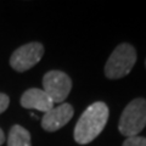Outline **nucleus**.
I'll return each instance as SVG.
<instances>
[{"mask_svg": "<svg viewBox=\"0 0 146 146\" xmlns=\"http://www.w3.org/2000/svg\"><path fill=\"white\" fill-rule=\"evenodd\" d=\"M146 127V100L143 98L135 99L123 110L118 123L121 134L130 138L136 136Z\"/></svg>", "mask_w": 146, "mask_h": 146, "instance_id": "nucleus-2", "label": "nucleus"}, {"mask_svg": "<svg viewBox=\"0 0 146 146\" xmlns=\"http://www.w3.org/2000/svg\"><path fill=\"white\" fill-rule=\"evenodd\" d=\"M136 62V51L130 44H121L113 50L105 65V74L110 79L123 78L129 74Z\"/></svg>", "mask_w": 146, "mask_h": 146, "instance_id": "nucleus-3", "label": "nucleus"}, {"mask_svg": "<svg viewBox=\"0 0 146 146\" xmlns=\"http://www.w3.org/2000/svg\"><path fill=\"white\" fill-rule=\"evenodd\" d=\"M72 82L65 72L50 71L43 78V90L46 93L54 104H62L71 93Z\"/></svg>", "mask_w": 146, "mask_h": 146, "instance_id": "nucleus-4", "label": "nucleus"}, {"mask_svg": "<svg viewBox=\"0 0 146 146\" xmlns=\"http://www.w3.org/2000/svg\"><path fill=\"white\" fill-rule=\"evenodd\" d=\"M73 117V107L70 104H60L45 112L42 118V127L46 131H56L66 125Z\"/></svg>", "mask_w": 146, "mask_h": 146, "instance_id": "nucleus-6", "label": "nucleus"}, {"mask_svg": "<svg viewBox=\"0 0 146 146\" xmlns=\"http://www.w3.org/2000/svg\"><path fill=\"white\" fill-rule=\"evenodd\" d=\"M7 146H32L29 131L18 124L13 125L9 133Z\"/></svg>", "mask_w": 146, "mask_h": 146, "instance_id": "nucleus-8", "label": "nucleus"}, {"mask_svg": "<svg viewBox=\"0 0 146 146\" xmlns=\"http://www.w3.org/2000/svg\"><path fill=\"white\" fill-rule=\"evenodd\" d=\"M108 107L102 101L94 102L85 110L74 127V140L86 145L98 138L108 119Z\"/></svg>", "mask_w": 146, "mask_h": 146, "instance_id": "nucleus-1", "label": "nucleus"}, {"mask_svg": "<svg viewBox=\"0 0 146 146\" xmlns=\"http://www.w3.org/2000/svg\"><path fill=\"white\" fill-rule=\"evenodd\" d=\"M9 104H10L9 96L6 94L0 93V115H1L4 111H6V108L9 107Z\"/></svg>", "mask_w": 146, "mask_h": 146, "instance_id": "nucleus-10", "label": "nucleus"}, {"mask_svg": "<svg viewBox=\"0 0 146 146\" xmlns=\"http://www.w3.org/2000/svg\"><path fill=\"white\" fill-rule=\"evenodd\" d=\"M4 141H5V135H4V131L0 128V145H3Z\"/></svg>", "mask_w": 146, "mask_h": 146, "instance_id": "nucleus-11", "label": "nucleus"}, {"mask_svg": "<svg viewBox=\"0 0 146 146\" xmlns=\"http://www.w3.org/2000/svg\"><path fill=\"white\" fill-rule=\"evenodd\" d=\"M123 146H146V138L144 136H130L123 143Z\"/></svg>", "mask_w": 146, "mask_h": 146, "instance_id": "nucleus-9", "label": "nucleus"}, {"mask_svg": "<svg viewBox=\"0 0 146 146\" xmlns=\"http://www.w3.org/2000/svg\"><path fill=\"white\" fill-rule=\"evenodd\" d=\"M44 48L40 43H28L13 51L10 57V66L17 72H26L42 60Z\"/></svg>", "mask_w": 146, "mask_h": 146, "instance_id": "nucleus-5", "label": "nucleus"}, {"mask_svg": "<svg viewBox=\"0 0 146 146\" xmlns=\"http://www.w3.org/2000/svg\"><path fill=\"white\" fill-rule=\"evenodd\" d=\"M54 101L43 89L32 88L26 90L21 98V106L29 110L48 112L54 107Z\"/></svg>", "mask_w": 146, "mask_h": 146, "instance_id": "nucleus-7", "label": "nucleus"}, {"mask_svg": "<svg viewBox=\"0 0 146 146\" xmlns=\"http://www.w3.org/2000/svg\"><path fill=\"white\" fill-rule=\"evenodd\" d=\"M145 66H146V61H145Z\"/></svg>", "mask_w": 146, "mask_h": 146, "instance_id": "nucleus-12", "label": "nucleus"}]
</instances>
